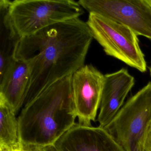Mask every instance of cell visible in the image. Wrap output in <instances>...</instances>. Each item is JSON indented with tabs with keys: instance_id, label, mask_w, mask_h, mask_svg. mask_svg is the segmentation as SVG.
<instances>
[{
	"instance_id": "obj_1",
	"label": "cell",
	"mask_w": 151,
	"mask_h": 151,
	"mask_svg": "<svg viewBox=\"0 0 151 151\" xmlns=\"http://www.w3.org/2000/svg\"><path fill=\"white\" fill-rule=\"evenodd\" d=\"M93 39L86 22L79 18L51 25L21 39L15 59H35L24 106L85 65Z\"/></svg>"
},
{
	"instance_id": "obj_2",
	"label": "cell",
	"mask_w": 151,
	"mask_h": 151,
	"mask_svg": "<svg viewBox=\"0 0 151 151\" xmlns=\"http://www.w3.org/2000/svg\"><path fill=\"white\" fill-rule=\"evenodd\" d=\"M71 76L54 83L23 106L17 118L23 145H54L76 123Z\"/></svg>"
},
{
	"instance_id": "obj_3",
	"label": "cell",
	"mask_w": 151,
	"mask_h": 151,
	"mask_svg": "<svg viewBox=\"0 0 151 151\" xmlns=\"http://www.w3.org/2000/svg\"><path fill=\"white\" fill-rule=\"evenodd\" d=\"M84 13L73 0H15L9 14L12 25L21 39L46 27L79 18Z\"/></svg>"
},
{
	"instance_id": "obj_4",
	"label": "cell",
	"mask_w": 151,
	"mask_h": 151,
	"mask_svg": "<svg viewBox=\"0 0 151 151\" xmlns=\"http://www.w3.org/2000/svg\"><path fill=\"white\" fill-rule=\"evenodd\" d=\"M93 39L105 53L144 73L147 66L137 35L129 27L99 14H89L86 22Z\"/></svg>"
},
{
	"instance_id": "obj_5",
	"label": "cell",
	"mask_w": 151,
	"mask_h": 151,
	"mask_svg": "<svg viewBox=\"0 0 151 151\" xmlns=\"http://www.w3.org/2000/svg\"><path fill=\"white\" fill-rule=\"evenodd\" d=\"M151 123V81L129 98L104 129L124 151H139Z\"/></svg>"
},
{
	"instance_id": "obj_6",
	"label": "cell",
	"mask_w": 151,
	"mask_h": 151,
	"mask_svg": "<svg viewBox=\"0 0 151 151\" xmlns=\"http://www.w3.org/2000/svg\"><path fill=\"white\" fill-rule=\"evenodd\" d=\"M89 14L112 19L151 40V6L146 0H79Z\"/></svg>"
},
{
	"instance_id": "obj_7",
	"label": "cell",
	"mask_w": 151,
	"mask_h": 151,
	"mask_svg": "<svg viewBox=\"0 0 151 151\" xmlns=\"http://www.w3.org/2000/svg\"><path fill=\"white\" fill-rule=\"evenodd\" d=\"M105 75L91 64L84 65L71 76L72 95L78 123L92 125L99 109Z\"/></svg>"
},
{
	"instance_id": "obj_8",
	"label": "cell",
	"mask_w": 151,
	"mask_h": 151,
	"mask_svg": "<svg viewBox=\"0 0 151 151\" xmlns=\"http://www.w3.org/2000/svg\"><path fill=\"white\" fill-rule=\"evenodd\" d=\"M54 145L58 151H124L104 128L78 123Z\"/></svg>"
},
{
	"instance_id": "obj_9",
	"label": "cell",
	"mask_w": 151,
	"mask_h": 151,
	"mask_svg": "<svg viewBox=\"0 0 151 151\" xmlns=\"http://www.w3.org/2000/svg\"><path fill=\"white\" fill-rule=\"evenodd\" d=\"M35 59H14L0 76V100L7 103L17 114L27 95Z\"/></svg>"
},
{
	"instance_id": "obj_10",
	"label": "cell",
	"mask_w": 151,
	"mask_h": 151,
	"mask_svg": "<svg viewBox=\"0 0 151 151\" xmlns=\"http://www.w3.org/2000/svg\"><path fill=\"white\" fill-rule=\"evenodd\" d=\"M135 78L128 69L123 68L105 75V81L97 121L104 128L123 105L129 93L135 84Z\"/></svg>"
},
{
	"instance_id": "obj_11",
	"label": "cell",
	"mask_w": 151,
	"mask_h": 151,
	"mask_svg": "<svg viewBox=\"0 0 151 151\" xmlns=\"http://www.w3.org/2000/svg\"><path fill=\"white\" fill-rule=\"evenodd\" d=\"M11 1H0V76L14 59L21 38L15 30L9 14Z\"/></svg>"
},
{
	"instance_id": "obj_12",
	"label": "cell",
	"mask_w": 151,
	"mask_h": 151,
	"mask_svg": "<svg viewBox=\"0 0 151 151\" xmlns=\"http://www.w3.org/2000/svg\"><path fill=\"white\" fill-rule=\"evenodd\" d=\"M16 114L5 101L0 100V151H21L23 145L19 136Z\"/></svg>"
},
{
	"instance_id": "obj_13",
	"label": "cell",
	"mask_w": 151,
	"mask_h": 151,
	"mask_svg": "<svg viewBox=\"0 0 151 151\" xmlns=\"http://www.w3.org/2000/svg\"><path fill=\"white\" fill-rule=\"evenodd\" d=\"M139 151H151V123L141 141Z\"/></svg>"
},
{
	"instance_id": "obj_14",
	"label": "cell",
	"mask_w": 151,
	"mask_h": 151,
	"mask_svg": "<svg viewBox=\"0 0 151 151\" xmlns=\"http://www.w3.org/2000/svg\"><path fill=\"white\" fill-rule=\"evenodd\" d=\"M22 151H42V147L37 146L23 145Z\"/></svg>"
},
{
	"instance_id": "obj_15",
	"label": "cell",
	"mask_w": 151,
	"mask_h": 151,
	"mask_svg": "<svg viewBox=\"0 0 151 151\" xmlns=\"http://www.w3.org/2000/svg\"><path fill=\"white\" fill-rule=\"evenodd\" d=\"M42 151H58V150L54 145H50L43 147Z\"/></svg>"
},
{
	"instance_id": "obj_16",
	"label": "cell",
	"mask_w": 151,
	"mask_h": 151,
	"mask_svg": "<svg viewBox=\"0 0 151 151\" xmlns=\"http://www.w3.org/2000/svg\"><path fill=\"white\" fill-rule=\"evenodd\" d=\"M148 70H149V73H150V76H151V65L150 66L148 67Z\"/></svg>"
},
{
	"instance_id": "obj_17",
	"label": "cell",
	"mask_w": 151,
	"mask_h": 151,
	"mask_svg": "<svg viewBox=\"0 0 151 151\" xmlns=\"http://www.w3.org/2000/svg\"><path fill=\"white\" fill-rule=\"evenodd\" d=\"M147 3L149 4L150 6H151V0H146Z\"/></svg>"
},
{
	"instance_id": "obj_18",
	"label": "cell",
	"mask_w": 151,
	"mask_h": 151,
	"mask_svg": "<svg viewBox=\"0 0 151 151\" xmlns=\"http://www.w3.org/2000/svg\"></svg>"
}]
</instances>
